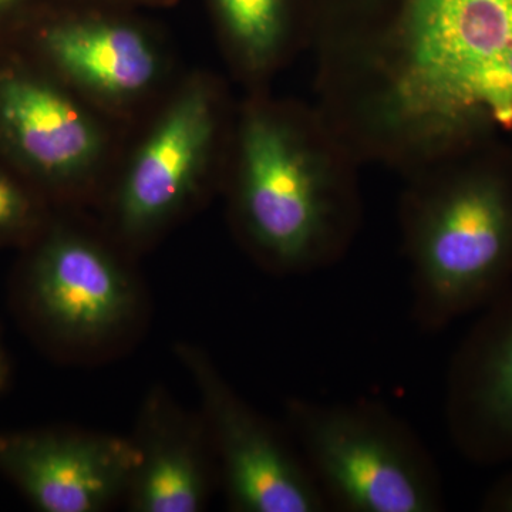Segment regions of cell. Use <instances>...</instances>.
<instances>
[{
	"instance_id": "6da1fadb",
	"label": "cell",
	"mask_w": 512,
	"mask_h": 512,
	"mask_svg": "<svg viewBox=\"0 0 512 512\" xmlns=\"http://www.w3.org/2000/svg\"><path fill=\"white\" fill-rule=\"evenodd\" d=\"M237 151L235 214L258 258L285 274L340 261L362 221L360 160L319 107L254 101Z\"/></svg>"
},
{
	"instance_id": "7a4b0ae2",
	"label": "cell",
	"mask_w": 512,
	"mask_h": 512,
	"mask_svg": "<svg viewBox=\"0 0 512 512\" xmlns=\"http://www.w3.org/2000/svg\"><path fill=\"white\" fill-rule=\"evenodd\" d=\"M399 218L412 319L434 333L512 288V180L454 150L406 171Z\"/></svg>"
},
{
	"instance_id": "3957f363",
	"label": "cell",
	"mask_w": 512,
	"mask_h": 512,
	"mask_svg": "<svg viewBox=\"0 0 512 512\" xmlns=\"http://www.w3.org/2000/svg\"><path fill=\"white\" fill-rule=\"evenodd\" d=\"M286 421L329 510H443V480L429 448L383 404L293 397Z\"/></svg>"
},
{
	"instance_id": "277c9868",
	"label": "cell",
	"mask_w": 512,
	"mask_h": 512,
	"mask_svg": "<svg viewBox=\"0 0 512 512\" xmlns=\"http://www.w3.org/2000/svg\"><path fill=\"white\" fill-rule=\"evenodd\" d=\"M194 377L232 510L325 512L329 505L298 446L293 447L218 372L201 350L180 346Z\"/></svg>"
},
{
	"instance_id": "5b68a950",
	"label": "cell",
	"mask_w": 512,
	"mask_h": 512,
	"mask_svg": "<svg viewBox=\"0 0 512 512\" xmlns=\"http://www.w3.org/2000/svg\"><path fill=\"white\" fill-rule=\"evenodd\" d=\"M444 419L466 460L512 461V288L480 311L451 357Z\"/></svg>"
},
{
	"instance_id": "8992f818",
	"label": "cell",
	"mask_w": 512,
	"mask_h": 512,
	"mask_svg": "<svg viewBox=\"0 0 512 512\" xmlns=\"http://www.w3.org/2000/svg\"><path fill=\"white\" fill-rule=\"evenodd\" d=\"M137 463L133 441L35 431L0 439V468L46 512H96L126 495Z\"/></svg>"
},
{
	"instance_id": "52a82bcc",
	"label": "cell",
	"mask_w": 512,
	"mask_h": 512,
	"mask_svg": "<svg viewBox=\"0 0 512 512\" xmlns=\"http://www.w3.org/2000/svg\"><path fill=\"white\" fill-rule=\"evenodd\" d=\"M218 130V106L207 84L175 99L128 168L119 195L121 228L140 237L160 227L200 183Z\"/></svg>"
},
{
	"instance_id": "ba28073f",
	"label": "cell",
	"mask_w": 512,
	"mask_h": 512,
	"mask_svg": "<svg viewBox=\"0 0 512 512\" xmlns=\"http://www.w3.org/2000/svg\"><path fill=\"white\" fill-rule=\"evenodd\" d=\"M28 293L37 318L60 338L92 343L133 315L136 292L119 262L90 239L59 234L40 249Z\"/></svg>"
},
{
	"instance_id": "9c48e42d",
	"label": "cell",
	"mask_w": 512,
	"mask_h": 512,
	"mask_svg": "<svg viewBox=\"0 0 512 512\" xmlns=\"http://www.w3.org/2000/svg\"><path fill=\"white\" fill-rule=\"evenodd\" d=\"M137 463L128 485L136 512H197L207 505L211 464L205 431L163 393L148 397L138 424Z\"/></svg>"
},
{
	"instance_id": "30bf717a",
	"label": "cell",
	"mask_w": 512,
	"mask_h": 512,
	"mask_svg": "<svg viewBox=\"0 0 512 512\" xmlns=\"http://www.w3.org/2000/svg\"><path fill=\"white\" fill-rule=\"evenodd\" d=\"M0 128L32 167L57 180L89 173L103 148L99 127L76 101L22 74L0 79Z\"/></svg>"
},
{
	"instance_id": "8fae6325",
	"label": "cell",
	"mask_w": 512,
	"mask_h": 512,
	"mask_svg": "<svg viewBox=\"0 0 512 512\" xmlns=\"http://www.w3.org/2000/svg\"><path fill=\"white\" fill-rule=\"evenodd\" d=\"M43 46L70 80L107 100L136 99L160 74L153 43L140 30L120 23H64L46 33Z\"/></svg>"
},
{
	"instance_id": "7c38bea8",
	"label": "cell",
	"mask_w": 512,
	"mask_h": 512,
	"mask_svg": "<svg viewBox=\"0 0 512 512\" xmlns=\"http://www.w3.org/2000/svg\"><path fill=\"white\" fill-rule=\"evenodd\" d=\"M232 55L249 76H264L291 46L288 0H217Z\"/></svg>"
},
{
	"instance_id": "4fadbf2b",
	"label": "cell",
	"mask_w": 512,
	"mask_h": 512,
	"mask_svg": "<svg viewBox=\"0 0 512 512\" xmlns=\"http://www.w3.org/2000/svg\"><path fill=\"white\" fill-rule=\"evenodd\" d=\"M29 215V204L22 191L0 174V234L22 227Z\"/></svg>"
},
{
	"instance_id": "5bb4252c",
	"label": "cell",
	"mask_w": 512,
	"mask_h": 512,
	"mask_svg": "<svg viewBox=\"0 0 512 512\" xmlns=\"http://www.w3.org/2000/svg\"><path fill=\"white\" fill-rule=\"evenodd\" d=\"M481 508L488 512H512V471L487 491Z\"/></svg>"
},
{
	"instance_id": "9a60e30c",
	"label": "cell",
	"mask_w": 512,
	"mask_h": 512,
	"mask_svg": "<svg viewBox=\"0 0 512 512\" xmlns=\"http://www.w3.org/2000/svg\"><path fill=\"white\" fill-rule=\"evenodd\" d=\"M6 375H8V365H6L5 355H3V350L0 348V387L5 383Z\"/></svg>"
},
{
	"instance_id": "2e32d148",
	"label": "cell",
	"mask_w": 512,
	"mask_h": 512,
	"mask_svg": "<svg viewBox=\"0 0 512 512\" xmlns=\"http://www.w3.org/2000/svg\"><path fill=\"white\" fill-rule=\"evenodd\" d=\"M9 0H0V6L5 5V3H8Z\"/></svg>"
}]
</instances>
